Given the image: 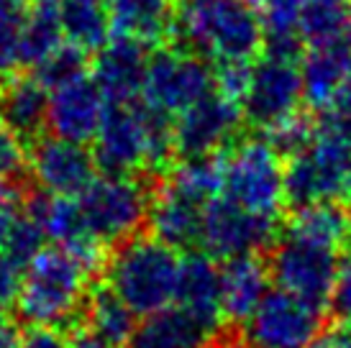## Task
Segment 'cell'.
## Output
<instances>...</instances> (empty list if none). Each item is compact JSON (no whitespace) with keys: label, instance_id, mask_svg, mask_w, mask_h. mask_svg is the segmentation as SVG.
<instances>
[{"label":"cell","instance_id":"obj_35","mask_svg":"<svg viewBox=\"0 0 351 348\" xmlns=\"http://www.w3.org/2000/svg\"><path fill=\"white\" fill-rule=\"evenodd\" d=\"M331 308L336 310L339 318L351 323V253L341 259L339 277H336V284H333Z\"/></svg>","mask_w":351,"mask_h":348},{"label":"cell","instance_id":"obj_38","mask_svg":"<svg viewBox=\"0 0 351 348\" xmlns=\"http://www.w3.org/2000/svg\"><path fill=\"white\" fill-rule=\"evenodd\" d=\"M328 113H331V116H339L341 121H346V123H351V67H349V75H346V79H343L341 90H339V95H336V100H333V105Z\"/></svg>","mask_w":351,"mask_h":348},{"label":"cell","instance_id":"obj_22","mask_svg":"<svg viewBox=\"0 0 351 348\" xmlns=\"http://www.w3.org/2000/svg\"><path fill=\"white\" fill-rule=\"evenodd\" d=\"M49 90L36 77H10L0 82V118L21 138L36 141L47 128Z\"/></svg>","mask_w":351,"mask_h":348},{"label":"cell","instance_id":"obj_21","mask_svg":"<svg viewBox=\"0 0 351 348\" xmlns=\"http://www.w3.org/2000/svg\"><path fill=\"white\" fill-rule=\"evenodd\" d=\"M113 36L159 47L172 36V8L167 0H106Z\"/></svg>","mask_w":351,"mask_h":348},{"label":"cell","instance_id":"obj_29","mask_svg":"<svg viewBox=\"0 0 351 348\" xmlns=\"http://www.w3.org/2000/svg\"><path fill=\"white\" fill-rule=\"evenodd\" d=\"M26 5H0V82L16 77L23 67V29L29 18Z\"/></svg>","mask_w":351,"mask_h":348},{"label":"cell","instance_id":"obj_20","mask_svg":"<svg viewBox=\"0 0 351 348\" xmlns=\"http://www.w3.org/2000/svg\"><path fill=\"white\" fill-rule=\"evenodd\" d=\"M272 274L256 253L226 259L221 266V297L223 315L231 323H244L256 305L269 295Z\"/></svg>","mask_w":351,"mask_h":348},{"label":"cell","instance_id":"obj_16","mask_svg":"<svg viewBox=\"0 0 351 348\" xmlns=\"http://www.w3.org/2000/svg\"><path fill=\"white\" fill-rule=\"evenodd\" d=\"M175 308L193 318L208 336L223 328V297H221V266L210 253H187L180 261Z\"/></svg>","mask_w":351,"mask_h":348},{"label":"cell","instance_id":"obj_33","mask_svg":"<svg viewBox=\"0 0 351 348\" xmlns=\"http://www.w3.org/2000/svg\"><path fill=\"white\" fill-rule=\"evenodd\" d=\"M21 279H23V264L19 259H13L0 246V318L19 302Z\"/></svg>","mask_w":351,"mask_h":348},{"label":"cell","instance_id":"obj_37","mask_svg":"<svg viewBox=\"0 0 351 348\" xmlns=\"http://www.w3.org/2000/svg\"><path fill=\"white\" fill-rule=\"evenodd\" d=\"M308 348H351V323L339 320L315 333V338L308 343Z\"/></svg>","mask_w":351,"mask_h":348},{"label":"cell","instance_id":"obj_26","mask_svg":"<svg viewBox=\"0 0 351 348\" xmlns=\"http://www.w3.org/2000/svg\"><path fill=\"white\" fill-rule=\"evenodd\" d=\"M259 18L267 54L295 59L305 44L300 36L302 0H249Z\"/></svg>","mask_w":351,"mask_h":348},{"label":"cell","instance_id":"obj_27","mask_svg":"<svg viewBox=\"0 0 351 348\" xmlns=\"http://www.w3.org/2000/svg\"><path fill=\"white\" fill-rule=\"evenodd\" d=\"M285 231L302 236L308 241L331 246L341 253L343 249L351 246V218L346 208L336 205L333 200H321V203L298 208Z\"/></svg>","mask_w":351,"mask_h":348},{"label":"cell","instance_id":"obj_40","mask_svg":"<svg viewBox=\"0 0 351 348\" xmlns=\"http://www.w3.org/2000/svg\"><path fill=\"white\" fill-rule=\"evenodd\" d=\"M19 343H21L19 330L0 318V348H19Z\"/></svg>","mask_w":351,"mask_h":348},{"label":"cell","instance_id":"obj_42","mask_svg":"<svg viewBox=\"0 0 351 348\" xmlns=\"http://www.w3.org/2000/svg\"><path fill=\"white\" fill-rule=\"evenodd\" d=\"M205 348H228V346H205Z\"/></svg>","mask_w":351,"mask_h":348},{"label":"cell","instance_id":"obj_39","mask_svg":"<svg viewBox=\"0 0 351 348\" xmlns=\"http://www.w3.org/2000/svg\"><path fill=\"white\" fill-rule=\"evenodd\" d=\"M69 348H113V346H108L106 340L93 336L90 330H80V333H75V338L69 340Z\"/></svg>","mask_w":351,"mask_h":348},{"label":"cell","instance_id":"obj_28","mask_svg":"<svg viewBox=\"0 0 351 348\" xmlns=\"http://www.w3.org/2000/svg\"><path fill=\"white\" fill-rule=\"evenodd\" d=\"M351 34V0H302L300 36L305 44H328Z\"/></svg>","mask_w":351,"mask_h":348},{"label":"cell","instance_id":"obj_3","mask_svg":"<svg viewBox=\"0 0 351 348\" xmlns=\"http://www.w3.org/2000/svg\"><path fill=\"white\" fill-rule=\"evenodd\" d=\"M95 162L106 174L162 172L177 156L172 121L144 103H108L95 134Z\"/></svg>","mask_w":351,"mask_h":348},{"label":"cell","instance_id":"obj_25","mask_svg":"<svg viewBox=\"0 0 351 348\" xmlns=\"http://www.w3.org/2000/svg\"><path fill=\"white\" fill-rule=\"evenodd\" d=\"M82 320L93 336H98L100 340H106L108 346L113 348L128 346V340L136 330L134 310L108 284H98L90 290L85 310H82Z\"/></svg>","mask_w":351,"mask_h":348},{"label":"cell","instance_id":"obj_9","mask_svg":"<svg viewBox=\"0 0 351 348\" xmlns=\"http://www.w3.org/2000/svg\"><path fill=\"white\" fill-rule=\"evenodd\" d=\"M215 90V69L208 59L185 49H159L149 59L144 79V105L165 118H177Z\"/></svg>","mask_w":351,"mask_h":348},{"label":"cell","instance_id":"obj_34","mask_svg":"<svg viewBox=\"0 0 351 348\" xmlns=\"http://www.w3.org/2000/svg\"><path fill=\"white\" fill-rule=\"evenodd\" d=\"M23 210H26V203H23V195L16 187V182L0 179V246L5 243L10 228L16 225Z\"/></svg>","mask_w":351,"mask_h":348},{"label":"cell","instance_id":"obj_24","mask_svg":"<svg viewBox=\"0 0 351 348\" xmlns=\"http://www.w3.org/2000/svg\"><path fill=\"white\" fill-rule=\"evenodd\" d=\"M210 336L180 308H167L136 325L128 348H205Z\"/></svg>","mask_w":351,"mask_h":348},{"label":"cell","instance_id":"obj_36","mask_svg":"<svg viewBox=\"0 0 351 348\" xmlns=\"http://www.w3.org/2000/svg\"><path fill=\"white\" fill-rule=\"evenodd\" d=\"M19 348H69L67 336L62 328H51V325H31L23 336H21Z\"/></svg>","mask_w":351,"mask_h":348},{"label":"cell","instance_id":"obj_19","mask_svg":"<svg viewBox=\"0 0 351 348\" xmlns=\"http://www.w3.org/2000/svg\"><path fill=\"white\" fill-rule=\"evenodd\" d=\"M205 208L208 205H200L197 200L182 195L165 179L156 190H152L147 223L152 225L154 238L165 241L172 249H185L200 241Z\"/></svg>","mask_w":351,"mask_h":348},{"label":"cell","instance_id":"obj_8","mask_svg":"<svg viewBox=\"0 0 351 348\" xmlns=\"http://www.w3.org/2000/svg\"><path fill=\"white\" fill-rule=\"evenodd\" d=\"M267 266L277 290H285L318 308H326L331 302L333 284L339 277L341 251L285 231L272 243Z\"/></svg>","mask_w":351,"mask_h":348},{"label":"cell","instance_id":"obj_11","mask_svg":"<svg viewBox=\"0 0 351 348\" xmlns=\"http://www.w3.org/2000/svg\"><path fill=\"white\" fill-rule=\"evenodd\" d=\"M300 103H305V97L300 67L295 64V59L267 54L254 62L249 87L241 100L244 121L267 134L282 121L300 113Z\"/></svg>","mask_w":351,"mask_h":348},{"label":"cell","instance_id":"obj_14","mask_svg":"<svg viewBox=\"0 0 351 348\" xmlns=\"http://www.w3.org/2000/svg\"><path fill=\"white\" fill-rule=\"evenodd\" d=\"M108 100L98 82L85 69L49 87V110L47 126L51 134L67 141L88 144L95 138L106 118Z\"/></svg>","mask_w":351,"mask_h":348},{"label":"cell","instance_id":"obj_5","mask_svg":"<svg viewBox=\"0 0 351 348\" xmlns=\"http://www.w3.org/2000/svg\"><path fill=\"white\" fill-rule=\"evenodd\" d=\"M351 184V123L339 116H326L313 128L311 138L285 164L287 205L336 200Z\"/></svg>","mask_w":351,"mask_h":348},{"label":"cell","instance_id":"obj_15","mask_svg":"<svg viewBox=\"0 0 351 348\" xmlns=\"http://www.w3.org/2000/svg\"><path fill=\"white\" fill-rule=\"evenodd\" d=\"M95 166L98 162L88 146L59 136L36 138V146L29 154L31 177L47 195H82L95 179Z\"/></svg>","mask_w":351,"mask_h":348},{"label":"cell","instance_id":"obj_31","mask_svg":"<svg viewBox=\"0 0 351 348\" xmlns=\"http://www.w3.org/2000/svg\"><path fill=\"white\" fill-rule=\"evenodd\" d=\"M82 69H85V51L72 47L69 41H64L57 51H51L49 57L41 62L39 67H34V77L39 79L41 85H47V90H49L57 82L77 75Z\"/></svg>","mask_w":351,"mask_h":348},{"label":"cell","instance_id":"obj_4","mask_svg":"<svg viewBox=\"0 0 351 348\" xmlns=\"http://www.w3.org/2000/svg\"><path fill=\"white\" fill-rule=\"evenodd\" d=\"M180 261L177 249L165 241L134 236L118 243L108 259L106 284L134 310V315L149 318L175 305Z\"/></svg>","mask_w":351,"mask_h":348},{"label":"cell","instance_id":"obj_41","mask_svg":"<svg viewBox=\"0 0 351 348\" xmlns=\"http://www.w3.org/2000/svg\"><path fill=\"white\" fill-rule=\"evenodd\" d=\"M343 200H346L343 208H346V213H349V218H351V184L346 187V192H343Z\"/></svg>","mask_w":351,"mask_h":348},{"label":"cell","instance_id":"obj_17","mask_svg":"<svg viewBox=\"0 0 351 348\" xmlns=\"http://www.w3.org/2000/svg\"><path fill=\"white\" fill-rule=\"evenodd\" d=\"M147 67V47L123 36H113L95 54L93 79L98 82L108 103H134L141 97Z\"/></svg>","mask_w":351,"mask_h":348},{"label":"cell","instance_id":"obj_13","mask_svg":"<svg viewBox=\"0 0 351 348\" xmlns=\"http://www.w3.org/2000/svg\"><path fill=\"white\" fill-rule=\"evenodd\" d=\"M244 123V110L239 103L228 100L213 90L210 95L197 100L185 113H180L172 123L177 154L187 156H213L239 138Z\"/></svg>","mask_w":351,"mask_h":348},{"label":"cell","instance_id":"obj_10","mask_svg":"<svg viewBox=\"0 0 351 348\" xmlns=\"http://www.w3.org/2000/svg\"><path fill=\"white\" fill-rule=\"evenodd\" d=\"M323 308L285 290H269L244 320V348H308L321 330Z\"/></svg>","mask_w":351,"mask_h":348},{"label":"cell","instance_id":"obj_23","mask_svg":"<svg viewBox=\"0 0 351 348\" xmlns=\"http://www.w3.org/2000/svg\"><path fill=\"white\" fill-rule=\"evenodd\" d=\"M64 41L82 51H98L108 41L110 18L106 0H49Z\"/></svg>","mask_w":351,"mask_h":348},{"label":"cell","instance_id":"obj_18","mask_svg":"<svg viewBox=\"0 0 351 348\" xmlns=\"http://www.w3.org/2000/svg\"><path fill=\"white\" fill-rule=\"evenodd\" d=\"M351 67V34L343 39L315 44L300 64L302 97L315 110H331L333 100L341 90Z\"/></svg>","mask_w":351,"mask_h":348},{"label":"cell","instance_id":"obj_6","mask_svg":"<svg viewBox=\"0 0 351 348\" xmlns=\"http://www.w3.org/2000/svg\"><path fill=\"white\" fill-rule=\"evenodd\" d=\"M221 195L244 210L264 218L282 215L287 205L285 195V164L282 154L274 149L267 136L236 138L221 151Z\"/></svg>","mask_w":351,"mask_h":348},{"label":"cell","instance_id":"obj_12","mask_svg":"<svg viewBox=\"0 0 351 348\" xmlns=\"http://www.w3.org/2000/svg\"><path fill=\"white\" fill-rule=\"evenodd\" d=\"M280 236V221L249 213L226 197H215L205 208L200 246L213 259H236L269 249Z\"/></svg>","mask_w":351,"mask_h":348},{"label":"cell","instance_id":"obj_1","mask_svg":"<svg viewBox=\"0 0 351 348\" xmlns=\"http://www.w3.org/2000/svg\"><path fill=\"white\" fill-rule=\"evenodd\" d=\"M172 36L180 49L215 64L254 62L264 47L262 26L249 0H177Z\"/></svg>","mask_w":351,"mask_h":348},{"label":"cell","instance_id":"obj_32","mask_svg":"<svg viewBox=\"0 0 351 348\" xmlns=\"http://www.w3.org/2000/svg\"><path fill=\"white\" fill-rule=\"evenodd\" d=\"M26 169H29L26 138H21V136L0 118V179L16 182Z\"/></svg>","mask_w":351,"mask_h":348},{"label":"cell","instance_id":"obj_30","mask_svg":"<svg viewBox=\"0 0 351 348\" xmlns=\"http://www.w3.org/2000/svg\"><path fill=\"white\" fill-rule=\"evenodd\" d=\"M44 241H47V236H44L39 221L34 218V213H31L29 205H26V210L21 213L16 225L10 228L8 238L3 243V249H5L13 259H19L21 264L26 266V261L34 259V256L44 249Z\"/></svg>","mask_w":351,"mask_h":348},{"label":"cell","instance_id":"obj_7","mask_svg":"<svg viewBox=\"0 0 351 348\" xmlns=\"http://www.w3.org/2000/svg\"><path fill=\"white\" fill-rule=\"evenodd\" d=\"M85 225L98 246H118L134 238L147 223L152 190L136 174H103L77 195Z\"/></svg>","mask_w":351,"mask_h":348},{"label":"cell","instance_id":"obj_2","mask_svg":"<svg viewBox=\"0 0 351 348\" xmlns=\"http://www.w3.org/2000/svg\"><path fill=\"white\" fill-rule=\"evenodd\" d=\"M93 269L95 264L69 249H41L23 266L21 295L16 302L21 318L29 325H75L88 302Z\"/></svg>","mask_w":351,"mask_h":348}]
</instances>
